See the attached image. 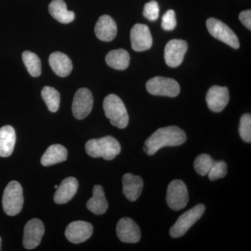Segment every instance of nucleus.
<instances>
[{
	"instance_id": "1",
	"label": "nucleus",
	"mask_w": 251,
	"mask_h": 251,
	"mask_svg": "<svg viewBox=\"0 0 251 251\" xmlns=\"http://www.w3.org/2000/svg\"><path fill=\"white\" fill-rule=\"evenodd\" d=\"M186 141L185 132L176 126L158 128L144 145V151L148 155L155 154L164 147H175L183 145Z\"/></svg>"
},
{
	"instance_id": "2",
	"label": "nucleus",
	"mask_w": 251,
	"mask_h": 251,
	"mask_svg": "<svg viewBox=\"0 0 251 251\" xmlns=\"http://www.w3.org/2000/svg\"><path fill=\"white\" fill-rule=\"evenodd\" d=\"M86 152L93 158H103L111 161L121 152L120 144L112 136H105L99 139H92L85 145Z\"/></svg>"
},
{
	"instance_id": "3",
	"label": "nucleus",
	"mask_w": 251,
	"mask_h": 251,
	"mask_svg": "<svg viewBox=\"0 0 251 251\" xmlns=\"http://www.w3.org/2000/svg\"><path fill=\"white\" fill-rule=\"evenodd\" d=\"M105 116L110 120L112 125L119 128H125L128 125L129 117L125 103L115 94L107 96L103 104Z\"/></svg>"
},
{
	"instance_id": "4",
	"label": "nucleus",
	"mask_w": 251,
	"mask_h": 251,
	"mask_svg": "<svg viewBox=\"0 0 251 251\" xmlns=\"http://www.w3.org/2000/svg\"><path fill=\"white\" fill-rule=\"evenodd\" d=\"M24 197L23 188L16 181H10L5 188L2 197V206L8 216L18 215L22 210Z\"/></svg>"
},
{
	"instance_id": "5",
	"label": "nucleus",
	"mask_w": 251,
	"mask_h": 251,
	"mask_svg": "<svg viewBox=\"0 0 251 251\" xmlns=\"http://www.w3.org/2000/svg\"><path fill=\"white\" fill-rule=\"evenodd\" d=\"M204 211L205 206L204 204H200L180 216L174 226L170 229L171 237L179 238L184 236L188 229L202 217Z\"/></svg>"
},
{
	"instance_id": "6",
	"label": "nucleus",
	"mask_w": 251,
	"mask_h": 251,
	"mask_svg": "<svg viewBox=\"0 0 251 251\" xmlns=\"http://www.w3.org/2000/svg\"><path fill=\"white\" fill-rule=\"evenodd\" d=\"M166 202L171 209L179 211L184 209L188 202L187 187L181 180H173L168 185Z\"/></svg>"
},
{
	"instance_id": "7",
	"label": "nucleus",
	"mask_w": 251,
	"mask_h": 251,
	"mask_svg": "<svg viewBox=\"0 0 251 251\" xmlns=\"http://www.w3.org/2000/svg\"><path fill=\"white\" fill-rule=\"evenodd\" d=\"M206 27L211 35L218 40L224 42L234 49L239 48L237 36L232 29L222 21L211 18L206 21Z\"/></svg>"
},
{
	"instance_id": "8",
	"label": "nucleus",
	"mask_w": 251,
	"mask_h": 251,
	"mask_svg": "<svg viewBox=\"0 0 251 251\" xmlns=\"http://www.w3.org/2000/svg\"><path fill=\"white\" fill-rule=\"evenodd\" d=\"M149 93L155 96L175 97L179 94V83L174 79L164 77H154L146 84Z\"/></svg>"
},
{
	"instance_id": "9",
	"label": "nucleus",
	"mask_w": 251,
	"mask_h": 251,
	"mask_svg": "<svg viewBox=\"0 0 251 251\" xmlns=\"http://www.w3.org/2000/svg\"><path fill=\"white\" fill-rule=\"evenodd\" d=\"M94 99L92 92L87 88H80L74 96L72 104L74 116L81 120L90 115L93 107Z\"/></svg>"
},
{
	"instance_id": "10",
	"label": "nucleus",
	"mask_w": 251,
	"mask_h": 251,
	"mask_svg": "<svg viewBox=\"0 0 251 251\" xmlns=\"http://www.w3.org/2000/svg\"><path fill=\"white\" fill-rule=\"evenodd\" d=\"M45 232L44 224L40 219H33L25 226L23 246L27 249H34L40 244Z\"/></svg>"
},
{
	"instance_id": "11",
	"label": "nucleus",
	"mask_w": 251,
	"mask_h": 251,
	"mask_svg": "<svg viewBox=\"0 0 251 251\" xmlns=\"http://www.w3.org/2000/svg\"><path fill=\"white\" fill-rule=\"evenodd\" d=\"M130 43L137 52L148 50L152 46L153 39L150 28L143 24H135L130 30Z\"/></svg>"
},
{
	"instance_id": "12",
	"label": "nucleus",
	"mask_w": 251,
	"mask_h": 251,
	"mask_svg": "<svg viewBox=\"0 0 251 251\" xmlns=\"http://www.w3.org/2000/svg\"><path fill=\"white\" fill-rule=\"evenodd\" d=\"M187 50L186 41L180 39L170 41L165 48L164 57L167 65L172 68L179 67L184 60Z\"/></svg>"
},
{
	"instance_id": "13",
	"label": "nucleus",
	"mask_w": 251,
	"mask_h": 251,
	"mask_svg": "<svg viewBox=\"0 0 251 251\" xmlns=\"http://www.w3.org/2000/svg\"><path fill=\"white\" fill-rule=\"evenodd\" d=\"M117 234L122 242L138 243L141 238L139 226L130 218H122L117 225Z\"/></svg>"
},
{
	"instance_id": "14",
	"label": "nucleus",
	"mask_w": 251,
	"mask_h": 251,
	"mask_svg": "<svg viewBox=\"0 0 251 251\" xmlns=\"http://www.w3.org/2000/svg\"><path fill=\"white\" fill-rule=\"evenodd\" d=\"M93 233V226L85 221H74L67 226L65 236L69 242L80 244L90 239Z\"/></svg>"
},
{
	"instance_id": "15",
	"label": "nucleus",
	"mask_w": 251,
	"mask_h": 251,
	"mask_svg": "<svg viewBox=\"0 0 251 251\" xmlns=\"http://www.w3.org/2000/svg\"><path fill=\"white\" fill-rule=\"evenodd\" d=\"M229 100V90L226 87L213 86L208 91L206 96L208 108L214 112L222 111L228 103Z\"/></svg>"
},
{
	"instance_id": "16",
	"label": "nucleus",
	"mask_w": 251,
	"mask_h": 251,
	"mask_svg": "<svg viewBox=\"0 0 251 251\" xmlns=\"http://www.w3.org/2000/svg\"><path fill=\"white\" fill-rule=\"evenodd\" d=\"M94 31L99 40L109 42L113 40L117 35L116 23L110 16L103 15L99 18Z\"/></svg>"
},
{
	"instance_id": "17",
	"label": "nucleus",
	"mask_w": 251,
	"mask_h": 251,
	"mask_svg": "<svg viewBox=\"0 0 251 251\" xmlns=\"http://www.w3.org/2000/svg\"><path fill=\"white\" fill-rule=\"evenodd\" d=\"M123 193L131 202L137 201L143 189V180L139 176L127 173L122 178Z\"/></svg>"
},
{
	"instance_id": "18",
	"label": "nucleus",
	"mask_w": 251,
	"mask_h": 251,
	"mask_svg": "<svg viewBox=\"0 0 251 251\" xmlns=\"http://www.w3.org/2000/svg\"><path fill=\"white\" fill-rule=\"evenodd\" d=\"M78 189V181L75 177L69 176L62 181L54 195V201L59 204H65L75 196Z\"/></svg>"
},
{
	"instance_id": "19",
	"label": "nucleus",
	"mask_w": 251,
	"mask_h": 251,
	"mask_svg": "<svg viewBox=\"0 0 251 251\" xmlns=\"http://www.w3.org/2000/svg\"><path fill=\"white\" fill-rule=\"evenodd\" d=\"M49 64L52 71L59 77H67L72 72V60L61 52H54L50 55Z\"/></svg>"
},
{
	"instance_id": "20",
	"label": "nucleus",
	"mask_w": 251,
	"mask_h": 251,
	"mask_svg": "<svg viewBox=\"0 0 251 251\" xmlns=\"http://www.w3.org/2000/svg\"><path fill=\"white\" fill-rule=\"evenodd\" d=\"M86 206L89 210L96 215L105 214L108 208V203L101 186L96 185L94 186L93 196L87 201Z\"/></svg>"
},
{
	"instance_id": "21",
	"label": "nucleus",
	"mask_w": 251,
	"mask_h": 251,
	"mask_svg": "<svg viewBox=\"0 0 251 251\" xmlns=\"http://www.w3.org/2000/svg\"><path fill=\"white\" fill-rule=\"evenodd\" d=\"M16 134L11 126H4L0 128V156L9 157L14 150Z\"/></svg>"
},
{
	"instance_id": "22",
	"label": "nucleus",
	"mask_w": 251,
	"mask_h": 251,
	"mask_svg": "<svg viewBox=\"0 0 251 251\" xmlns=\"http://www.w3.org/2000/svg\"><path fill=\"white\" fill-rule=\"evenodd\" d=\"M50 14L56 21L63 24L72 23L75 19V14L67 9V4L63 0H53L49 4Z\"/></svg>"
},
{
	"instance_id": "23",
	"label": "nucleus",
	"mask_w": 251,
	"mask_h": 251,
	"mask_svg": "<svg viewBox=\"0 0 251 251\" xmlns=\"http://www.w3.org/2000/svg\"><path fill=\"white\" fill-rule=\"evenodd\" d=\"M67 156V150L63 145H52L41 157V163L44 166H52L65 161Z\"/></svg>"
},
{
	"instance_id": "24",
	"label": "nucleus",
	"mask_w": 251,
	"mask_h": 251,
	"mask_svg": "<svg viewBox=\"0 0 251 251\" xmlns=\"http://www.w3.org/2000/svg\"><path fill=\"white\" fill-rule=\"evenodd\" d=\"M105 62L112 69L125 70L129 66L130 55L125 50H113L107 54Z\"/></svg>"
},
{
	"instance_id": "25",
	"label": "nucleus",
	"mask_w": 251,
	"mask_h": 251,
	"mask_svg": "<svg viewBox=\"0 0 251 251\" xmlns=\"http://www.w3.org/2000/svg\"><path fill=\"white\" fill-rule=\"evenodd\" d=\"M41 97L50 111L56 112L59 110L60 104V94L54 87L46 86L41 91Z\"/></svg>"
},
{
	"instance_id": "26",
	"label": "nucleus",
	"mask_w": 251,
	"mask_h": 251,
	"mask_svg": "<svg viewBox=\"0 0 251 251\" xmlns=\"http://www.w3.org/2000/svg\"><path fill=\"white\" fill-rule=\"evenodd\" d=\"M22 58L27 72L31 76L38 77L41 75V60L35 53L30 51H25L22 54Z\"/></svg>"
},
{
	"instance_id": "27",
	"label": "nucleus",
	"mask_w": 251,
	"mask_h": 251,
	"mask_svg": "<svg viewBox=\"0 0 251 251\" xmlns=\"http://www.w3.org/2000/svg\"><path fill=\"white\" fill-rule=\"evenodd\" d=\"M214 163V160L209 155L202 153L195 160L194 168L198 174L201 176H206L210 171Z\"/></svg>"
},
{
	"instance_id": "28",
	"label": "nucleus",
	"mask_w": 251,
	"mask_h": 251,
	"mask_svg": "<svg viewBox=\"0 0 251 251\" xmlns=\"http://www.w3.org/2000/svg\"><path fill=\"white\" fill-rule=\"evenodd\" d=\"M239 135L244 141L251 142V116L250 114H244L241 117L239 128Z\"/></svg>"
},
{
	"instance_id": "29",
	"label": "nucleus",
	"mask_w": 251,
	"mask_h": 251,
	"mask_svg": "<svg viewBox=\"0 0 251 251\" xmlns=\"http://www.w3.org/2000/svg\"><path fill=\"white\" fill-rule=\"evenodd\" d=\"M227 175V164L224 161H214L208 176L211 181H215L221 178H224Z\"/></svg>"
},
{
	"instance_id": "30",
	"label": "nucleus",
	"mask_w": 251,
	"mask_h": 251,
	"mask_svg": "<svg viewBox=\"0 0 251 251\" xmlns=\"http://www.w3.org/2000/svg\"><path fill=\"white\" fill-rule=\"evenodd\" d=\"M159 6L158 2L152 0L144 6L143 16L151 21H156L159 16Z\"/></svg>"
},
{
	"instance_id": "31",
	"label": "nucleus",
	"mask_w": 251,
	"mask_h": 251,
	"mask_svg": "<svg viewBox=\"0 0 251 251\" xmlns=\"http://www.w3.org/2000/svg\"><path fill=\"white\" fill-rule=\"evenodd\" d=\"M176 26V16L173 10H168L162 18L161 27L166 31L175 29Z\"/></svg>"
},
{
	"instance_id": "32",
	"label": "nucleus",
	"mask_w": 251,
	"mask_h": 251,
	"mask_svg": "<svg viewBox=\"0 0 251 251\" xmlns=\"http://www.w3.org/2000/svg\"><path fill=\"white\" fill-rule=\"evenodd\" d=\"M239 20L243 23L246 27H247L249 30L251 29V11L247 10V11H242L239 14Z\"/></svg>"
},
{
	"instance_id": "33",
	"label": "nucleus",
	"mask_w": 251,
	"mask_h": 251,
	"mask_svg": "<svg viewBox=\"0 0 251 251\" xmlns=\"http://www.w3.org/2000/svg\"><path fill=\"white\" fill-rule=\"evenodd\" d=\"M1 237H0V250H1Z\"/></svg>"
},
{
	"instance_id": "34",
	"label": "nucleus",
	"mask_w": 251,
	"mask_h": 251,
	"mask_svg": "<svg viewBox=\"0 0 251 251\" xmlns=\"http://www.w3.org/2000/svg\"><path fill=\"white\" fill-rule=\"evenodd\" d=\"M57 187H58V186H57V185H55V186H54V188H55L56 189H57Z\"/></svg>"
}]
</instances>
